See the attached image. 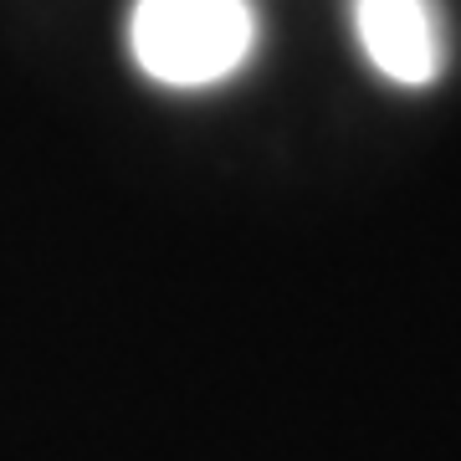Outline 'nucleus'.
Listing matches in <instances>:
<instances>
[{"label": "nucleus", "mask_w": 461, "mask_h": 461, "mask_svg": "<svg viewBox=\"0 0 461 461\" xmlns=\"http://www.w3.org/2000/svg\"><path fill=\"white\" fill-rule=\"evenodd\" d=\"M123 47L139 77L165 93H215L262 47L257 0H133Z\"/></svg>", "instance_id": "1"}, {"label": "nucleus", "mask_w": 461, "mask_h": 461, "mask_svg": "<svg viewBox=\"0 0 461 461\" xmlns=\"http://www.w3.org/2000/svg\"><path fill=\"white\" fill-rule=\"evenodd\" d=\"M359 57L390 87L420 93L446 72V26L436 0H348Z\"/></svg>", "instance_id": "2"}]
</instances>
